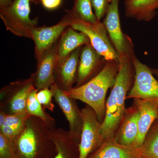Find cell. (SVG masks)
<instances>
[{
    "label": "cell",
    "mask_w": 158,
    "mask_h": 158,
    "mask_svg": "<svg viewBox=\"0 0 158 158\" xmlns=\"http://www.w3.org/2000/svg\"><path fill=\"white\" fill-rule=\"evenodd\" d=\"M133 60L135 80L126 98L139 99L158 104V80L153 76L151 68L139 61L135 55Z\"/></svg>",
    "instance_id": "cell-9"
},
{
    "label": "cell",
    "mask_w": 158,
    "mask_h": 158,
    "mask_svg": "<svg viewBox=\"0 0 158 158\" xmlns=\"http://www.w3.org/2000/svg\"><path fill=\"white\" fill-rule=\"evenodd\" d=\"M14 0H0V8H5L11 5Z\"/></svg>",
    "instance_id": "cell-28"
},
{
    "label": "cell",
    "mask_w": 158,
    "mask_h": 158,
    "mask_svg": "<svg viewBox=\"0 0 158 158\" xmlns=\"http://www.w3.org/2000/svg\"><path fill=\"white\" fill-rule=\"evenodd\" d=\"M124 6L127 17L149 22L156 15L158 0H125Z\"/></svg>",
    "instance_id": "cell-18"
},
{
    "label": "cell",
    "mask_w": 158,
    "mask_h": 158,
    "mask_svg": "<svg viewBox=\"0 0 158 158\" xmlns=\"http://www.w3.org/2000/svg\"><path fill=\"white\" fill-rule=\"evenodd\" d=\"M109 1H110V2H111V1H112V0H109Z\"/></svg>",
    "instance_id": "cell-31"
},
{
    "label": "cell",
    "mask_w": 158,
    "mask_h": 158,
    "mask_svg": "<svg viewBox=\"0 0 158 158\" xmlns=\"http://www.w3.org/2000/svg\"><path fill=\"white\" fill-rule=\"evenodd\" d=\"M135 104L140 113L138 121V135L135 147L144 144L150 127L158 117V104L155 102L135 99Z\"/></svg>",
    "instance_id": "cell-15"
},
{
    "label": "cell",
    "mask_w": 158,
    "mask_h": 158,
    "mask_svg": "<svg viewBox=\"0 0 158 158\" xmlns=\"http://www.w3.org/2000/svg\"><path fill=\"white\" fill-rule=\"evenodd\" d=\"M7 114L2 111L0 110V127L2 126L3 124L6 121Z\"/></svg>",
    "instance_id": "cell-29"
},
{
    "label": "cell",
    "mask_w": 158,
    "mask_h": 158,
    "mask_svg": "<svg viewBox=\"0 0 158 158\" xmlns=\"http://www.w3.org/2000/svg\"><path fill=\"white\" fill-rule=\"evenodd\" d=\"M90 158H142L141 147H128L110 139L104 141Z\"/></svg>",
    "instance_id": "cell-17"
},
{
    "label": "cell",
    "mask_w": 158,
    "mask_h": 158,
    "mask_svg": "<svg viewBox=\"0 0 158 158\" xmlns=\"http://www.w3.org/2000/svg\"><path fill=\"white\" fill-rule=\"evenodd\" d=\"M0 158H15L12 140L0 134Z\"/></svg>",
    "instance_id": "cell-25"
},
{
    "label": "cell",
    "mask_w": 158,
    "mask_h": 158,
    "mask_svg": "<svg viewBox=\"0 0 158 158\" xmlns=\"http://www.w3.org/2000/svg\"><path fill=\"white\" fill-rule=\"evenodd\" d=\"M52 131L40 118L29 116L12 140L15 158H37L44 146L54 144Z\"/></svg>",
    "instance_id": "cell-3"
},
{
    "label": "cell",
    "mask_w": 158,
    "mask_h": 158,
    "mask_svg": "<svg viewBox=\"0 0 158 158\" xmlns=\"http://www.w3.org/2000/svg\"><path fill=\"white\" fill-rule=\"evenodd\" d=\"M62 0H40L43 6L48 10H53L61 5Z\"/></svg>",
    "instance_id": "cell-27"
},
{
    "label": "cell",
    "mask_w": 158,
    "mask_h": 158,
    "mask_svg": "<svg viewBox=\"0 0 158 158\" xmlns=\"http://www.w3.org/2000/svg\"><path fill=\"white\" fill-rule=\"evenodd\" d=\"M57 42L46 51L37 61V70L31 75L37 91L50 88L55 83V72L57 64Z\"/></svg>",
    "instance_id": "cell-12"
},
{
    "label": "cell",
    "mask_w": 158,
    "mask_h": 158,
    "mask_svg": "<svg viewBox=\"0 0 158 158\" xmlns=\"http://www.w3.org/2000/svg\"><path fill=\"white\" fill-rule=\"evenodd\" d=\"M88 44H90V41L87 35L69 27L62 33L57 44V64L77 48Z\"/></svg>",
    "instance_id": "cell-16"
},
{
    "label": "cell",
    "mask_w": 158,
    "mask_h": 158,
    "mask_svg": "<svg viewBox=\"0 0 158 158\" xmlns=\"http://www.w3.org/2000/svg\"><path fill=\"white\" fill-rule=\"evenodd\" d=\"M91 0H74L72 10L82 19L92 23L99 22L92 11Z\"/></svg>",
    "instance_id": "cell-22"
},
{
    "label": "cell",
    "mask_w": 158,
    "mask_h": 158,
    "mask_svg": "<svg viewBox=\"0 0 158 158\" xmlns=\"http://www.w3.org/2000/svg\"><path fill=\"white\" fill-rule=\"evenodd\" d=\"M153 74L155 75L157 77L158 80V69H151Z\"/></svg>",
    "instance_id": "cell-30"
},
{
    "label": "cell",
    "mask_w": 158,
    "mask_h": 158,
    "mask_svg": "<svg viewBox=\"0 0 158 158\" xmlns=\"http://www.w3.org/2000/svg\"><path fill=\"white\" fill-rule=\"evenodd\" d=\"M36 97L38 101L44 110L53 112L55 106L52 102V93L50 88H44L37 91Z\"/></svg>",
    "instance_id": "cell-24"
},
{
    "label": "cell",
    "mask_w": 158,
    "mask_h": 158,
    "mask_svg": "<svg viewBox=\"0 0 158 158\" xmlns=\"http://www.w3.org/2000/svg\"><path fill=\"white\" fill-rule=\"evenodd\" d=\"M91 3L97 19L100 21L106 14L110 5V1L109 0H91Z\"/></svg>",
    "instance_id": "cell-26"
},
{
    "label": "cell",
    "mask_w": 158,
    "mask_h": 158,
    "mask_svg": "<svg viewBox=\"0 0 158 158\" xmlns=\"http://www.w3.org/2000/svg\"><path fill=\"white\" fill-rule=\"evenodd\" d=\"M119 1L112 0L102 23L118 59L124 56L133 57L135 55L131 39L122 30L118 10Z\"/></svg>",
    "instance_id": "cell-7"
},
{
    "label": "cell",
    "mask_w": 158,
    "mask_h": 158,
    "mask_svg": "<svg viewBox=\"0 0 158 158\" xmlns=\"http://www.w3.org/2000/svg\"><path fill=\"white\" fill-rule=\"evenodd\" d=\"M70 19L66 13L57 24L51 27H35L31 33V39L35 45V54L39 60L44 53L57 42L66 28L70 26Z\"/></svg>",
    "instance_id": "cell-11"
},
{
    "label": "cell",
    "mask_w": 158,
    "mask_h": 158,
    "mask_svg": "<svg viewBox=\"0 0 158 158\" xmlns=\"http://www.w3.org/2000/svg\"><path fill=\"white\" fill-rule=\"evenodd\" d=\"M118 67V60L107 61L101 70L87 83L64 91L68 96L81 101L92 108L102 123L106 114L107 92L114 86Z\"/></svg>",
    "instance_id": "cell-2"
},
{
    "label": "cell",
    "mask_w": 158,
    "mask_h": 158,
    "mask_svg": "<svg viewBox=\"0 0 158 158\" xmlns=\"http://www.w3.org/2000/svg\"><path fill=\"white\" fill-rule=\"evenodd\" d=\"M139 115L140 113L136 107L128 112L119 131L114 138L116 142L128 147H135L138 135Z\"/></svg>",
    "instance_id": "cell-19"
},
{
    "label": "cell",
    "mask_w": 158,
    "mask_h": 158,
    "mask_svg": "<svg viewBox=\"0 0 158 158\" xmlns=\"http://www.w3.org/2000/svg\"><path fill=\"white\" fill-rule=\"evenodd\" d=\"M36 88L32 91L27 102L26 111L30 116H34L44 122L51 129H56V120L45 112V110L38 101L36 97Z\"/></svg>",
    "instance_id": "cell-21"
},
{
    "label": "cell",
    "mask_w": 158,
    "mask_h": 158,
    "mask_svg": "<svg viewBox=\"0 0 158 158\" xmlns=\"http://www.w3.org/2000/svg\"><path fill=\"white\" fill-rule=\"evenodd\" d=\"M157 119H158V118H157Z\"/></svg>",
    "instance_id": "cell-32"
},
{
    "label": "cell",
    "mask_w": 158,
    "mask_h": 158,
    "mask_svg": "<svg viewBox=\"0 0 158 158\" xmlns=\"http://www.w3.org/2000/svg\"><path fill=\"white\" fill-rule=\"evenodd\" d=\"M32 76L26 80L13 82L0 92V110L7 115L25 113L28 99L35 89Z\"/></svg>",
    "instance_id": "cell-6"
},
{
    "label": "cell",
    "mask_w": 158,
    "mask_h": 158,
    "mask_svg": "<svg viewBox=\"0 0 158 158\" xmlns=\"http://www.w3.org/2000/svg\"><path fill=\"white\" fill-rule=\"evenodd\" d=\"M81 110L82 128L78 144V158H87L90 152L100 147L105 141L101 133V123L94 110L88 105Z\"/></svg>",
    "instance_id": "cell-8"
},
{
    "label": "cell",
    "mask_w": 158,
    "mask_h": 158,
    "mask_svg": "<svg viewBox=\"0 0 158 158\" xmlns=\"http://www.w3.org/2000/svg\"><path fill=\"white\" fill-rule=\"evenodd\" d=\"M29 116L27 112L7 115L6 121L0 127V134L13 140L22 129Z\"/></svg>",
    "instance_id": "cell-20"
},
{
    "label": "cell",
    "mask_w": 158,
    "mask_h": 158,
    "mask_svg": "<svg viewBox=\"0 0 158 158\" xmlns=\"http://www.w3.org/2000/svg\"><path fill=\"white\" fill-rule=\"evenodd\" d=\"M72 28L82 32L90 40V44L99 54L106 61L118 60V56L102 23H92L79 17L72 10H67Z\"/></svg>",
    "instance_id": "cell-4"
},
{
    "label": "cell",
    "mask_w": 158,
    "mask_h": 158,
    "mask_svg": "<svg viewBox=\"0 0 158 158\" xmlns=\"http://www.w3.org/2000/svg\"><path fill=\"white\" fill-rule=\"evenodd\" d=\"M106 61L91 44L84 45L80 55L75 87H79L88 81L98 69L103 67Z\"/></svg>",
    "instance_id": "cell-13"
},
{
    "label": "cell",
    "mask_w": 158,
    "mask_h": 158,
    "mask_svg": "<svg viewBox=\"0 0 158 158\" xmlns=\"http://www.w3.org/2000/svg\"><path fill=\"white\" fill-rule=\"evenodd\" d=\"M134 56H124L118 59V71L106 104L104 118L101 123V133L104 141L114 138L115 131L124 117L125 101L135 80Z\"/></svg>",
    "instance_id": "cell-1"
},
{
    "label": "cell",
    "mask_w": 158,
    "mask_h": 158,
    "mask_svg": "<svg viewBox=\"0 0 158 158\" xmlns=\"http://www.w3.org/2000/svg\"><path fill=\"white\" fill-rule=\"evenodd\" d=\"M141 148L142 158H158V126L145 139Z\"/></svg>",
    "instance_id": "cell-23"
},
{
    "label": "cell",
    "mask_w": 158,
    "mask_h": 158,
    "mask_svg": "<svg viewBox=\"0 0 158 158\" xmlns=\"http://www.w3.org/2000/svg\"><path fill=\"white\" fill-rule=\"evenodd\" d=\"M31 1L14 0L8 7L0 8V17L6 29L18 37L30 39L38 23L37 18H30Z\"/></svg>",
    "instance_id": "cell-5"
},
{
    "label": "cell",
    "mask_w": 158,
    "mask_h": 158,
    "mask_svg": "<svg viewBox=\"0 0 158 158\" xmlns=\"http://www.w3.org/2000/svg\"><path fill=\"white\" fill-rule=\"evenodd\" d=\"M81 50V47L77 48L63 61L57 64L55 83L64 91L71 90L76 82Z\"/></svg>",
    "instance_id": "cell-14"
},
{
    "label": "cell",
    "mask_w": 158,
    "mask_h": 158,
    "mask_svg": "<svg viewBox=\"0 0 158 158\" xmlns=\"http://www.w3.org/2000/svg\"><path fill=\"white\" fill-rule=\"evenodd\" d=\"M50 89L54 99L68 122L69 131L77 140H80L82 128L81 115L76 99L68 96L56 83L51 85Z\"/></svg>",
    "instance_id": "cell-10"
}]
</instances>
